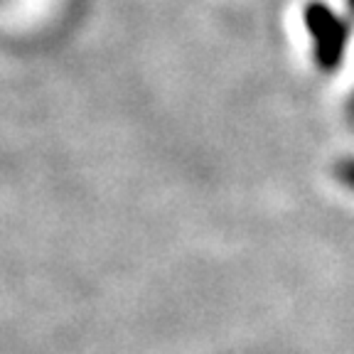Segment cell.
I'll use <instances>...</instances> for the list:
<instances>
[{
  "label": "cell",
  "instance_id": "obj_1",
  "mask_svg": "<svg viewBox=\"0 0 354 354\" xmlns=\"http://www.w3.org/2000/svg\"><path fill=\"white\" fill-rule=\"evenodd\" d=\"M349 3H352V8H354V0H349Z\"/></svg>",
  "mask_w": 354,
  "mask_h": 354
}]
</instances>
